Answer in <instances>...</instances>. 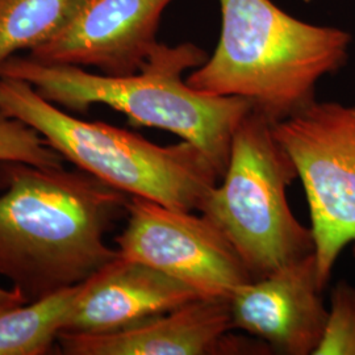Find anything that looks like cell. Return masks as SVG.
Masks as SVG:
<instances>
[{"label": "cell", "mask_w": 355, "mask_h": 355, "mask_svg": "<svg viewBox=\"0 0 355 355\" xmlns=\"http://www.w3.org/2000/svg\"><path fill=\"white\" fill-rule=\"evenodd\" d=\"M309 205L320 288L355 239V105L315 102L272 124Z\"/></svg>", "instance_id": "obj_6"}, {"label": "cell", "mask_w": 355, "mask_h": 355, "mask_svg": "<svg viewBox=\"0 0 355 355\" xmlns=\"http://www.w3.org/2000/svg\"><path fill=\"white\" fill-rule=\"evenodd\" d=\"M0 111L36 129L66 161L129 196L199 212L220 179L190 142L161 146L123 128L76 119L21 79L0 76Z\"/></svg>", "instance_id": "obj_4"}, {"label": "cell", "mask_w": 355, "mask_h": 355, "mask_svg": "<svg viewBox=\"0 0 355 355\" xmlns=\"http://www.w3.org/2000/svg\"><path fill=\"white\" fill-rule=\"evenodd\" d=\"M26 297L16 288H3L0 287V313L8 309L16 308L19 305L26 304Z\"/></svg>", "instance_id": "obj_16"}, {"label": "cell", "mask_w": 355, "mask_h": 355, "mask_svg": "<svg viewBox=\"0 0 355 355\" xmlns=\"http://www.w3.org/2000/svg\"><path fill=\"white\" fill-rule=\"evenodd\" d=\"M315 254L242 284L229 297L233 329L272 353L313 355L328 321Z\"/></svg>", "instance_id": "obj_9"}, {"label": "cell", "mask_w": 355, "mask_h": 355, "mask_svg": "<svg viewBox=\"0 0 355 355\" xmlns=\"http://www.w3.org/2000/svg\"><path fill=\"white\" fill-rule=\"evenodd\" d=\"M127 217V227L114 237L119 253L183 282L202 297L229 299L254 279L224 233L204 215L130 196Z\"/></svg>", "instance_id": "obj_7"}, {"label": "cell", "mask_w": 355, "mask_h": 355, "mask_svg": "<svg viewBox=\"0 0 355 355\" xmlns=\"http://www.w3.org/2000/svg\"><path fill=\"white\" fill-rule=\"evenodd\" d=\"M199 297L183 282L119 254L80 283L61 333L120 331Z\"/></svg>", "instance_id": "obj_11"}, {"label": "cell", "mask_w": 355, "mask_h": 355, "mask_svg": "<svg viewBox=\"0 0 355 355\" xmlns=\"http://www.w3.org/2000/svg\"><path fill=\"white\" fill-rule=\"evenodd\" d=\"M324 336L313 355H355V287L341 280L330 293Z\"/></svg>", "instance_id": "obj_15"}, {"label": "cell", "mask_w": 355, "mask_h": 355, "mask_svg": "<svg viewBox=\"0 0 355 355\" xmlns=\"http://www.w3.org/2000/svg\"><path fill=\"white\" fill-rule=\"evenodd\" d=\"M0 162L61 167L64 158L48 145L36 129L0 111Z\"/></svg>", "instance_id": "obj_14"}, {"label": "cell", "mask_w": 355, "mask_h": 355, "mask_svg": "<svg viewBox=\"0 0 355 355\" xmlns=\"http://www.w3.org/2000/svg\"><path fill=\"white\" fill-rule=\"evenodd\" d=\"M173 0H76L48 41L31 51L33 60L96 67L105 76L137 73L158 44L161 16Z\"/></svg>", "instance_id": "obj_8"}, {"label": "cell", "mask_w": 355, "mask_h": 355, "mask_svg": "<svg viewBox=\"0 0 355 355\" xmlns=\"http://www.w3.org/2000/svg\"><path fill=\"white\" fill-rule=\"evenodd\" d=\"M80 284L0 313V355L51 353Z\"/></svg>", "instance_id": "obj_12"}, {"label": "cell", "mask_w": 355, "mask_h": 355, "mask_svg": "<svg viewBox=\"0 0 355 355\" xmlns=\"http://www.w3.org/2000/svg\"><path fill=\"white\" fill-rule=\"evenodd\" d=\"M215 53L186 78L196 91L239 96L278 123L316 101L322 76L343 67L352 36L297 20L271 0H218Z\"/></svg>", "instance_id": "obj_3"}, {"label": "cell", "mask_w": 355, "mask_h": 355, "mask_svg": "<svg viewBox=\"0 0 355 355\" xmlns=\"http://www.w3.org/2000/svg\"><path fill=\"white\" fill-rule=\"evenodd\" d=\"M228 299L199 297L127 329L108 334L61 333L57 345L67 355H217L255 352L229 336Z\"/></svg>", "instance_id": "obj_10"}, {"label": "cell", "mask_w": 355, "mask_h": 355, "mask_svg": "<svg viewBox=\"0 0 355 355\" xmlns=\"http://www.w3.org/2000/svg\"><path fill=\"white\" fill-rule=\"evenodd\" d=\"M207 60V53L191 42L177 46L158 42L130 76L94 74L79 66L15 55L3 64L0 76L26 80L67 111L87 112L103 104L125 114L135 127L171 132L203 153L221 179L233 133L253 105L243 98L215 96L190 87L184 73Z\"/></svg>", "instance_id": "obj_2"}, {"label": "cell", "mask_w": 355, "mask_h": 355, "mask_svg": "<svg viewBox=\"0 0 355 355\" xmlns=\"http://www.w3.org/2000/svg\"><path fill=\"white\" fill-rule=\"evenodd\" d=\"M129 198L78 167L0 162V277L28 303L83 283L120 254L104 237Z\"/></svg>", "instance_id": "obj_1"}, {"label": "cell", "mask_w": 355, "mask_h": 355, "mask_svg": "<svg viewBox=\"0 0 355 355\" xmlns=\"http://www.w3.org/2000/svg\"><path fill=\"white\" fill-rule=\"evenodd\" d=\"M352 245H353V255H354L355 259V239L353 240V242H352Z\"/></svg>", "instance_id": "obj_17"}, {"label": "cell", "mask_w": 355, "mask_h": 355, "mask_svg": "<svg viewBox=\"0 0 355 355\" xmlns=\"http://www.w3.org/2000/svg\"><path fill=\"white\" fill-rule=\"evenodd\" d=\"M76 0H0V70L19 51H35L62 26Z\"/></svg>", "instance_id": "obj_13"}, {"label": "cell", "mask_w": 355, "mask_h": 355, "mask_svg": "<svg viewBox=\"0 0 355 355\" xmlns=\"http://www.w3.org/2000/svg\"><path fill=\"white\" fill-rule=\"evenodd\" d=\"M296 178L272 123L252 110L233 133L221 184L199 212L224 233L254 279L315 254L312 228L296 218L287 199Z\"/></svg>", "instance_id": "obj_5"}]
</instances>
